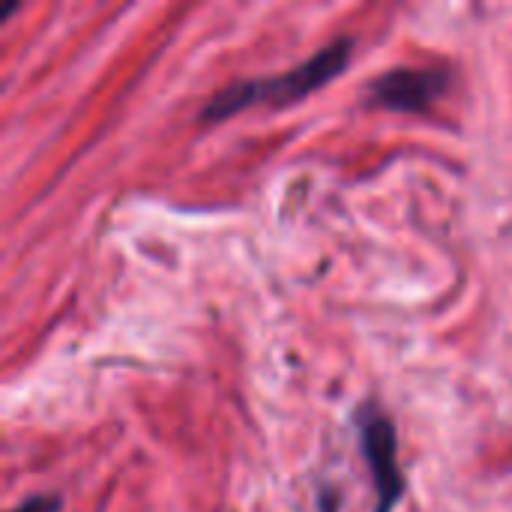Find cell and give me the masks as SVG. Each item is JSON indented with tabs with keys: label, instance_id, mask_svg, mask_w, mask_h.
<instances>
[{
	"label": "cell",
	"instance_id": "1",
	"mask_svg": "<svg viewBox=\"0 0 512 512\" xmlns=\"http://www.w3.org/2000/svg\"><path fill=\"white\" fill-rule=\"evenodd\" d=\"M354 51V39L342 36L330 45H324L315 57L303 60L300 66L276 75V78H252V81H234L228 87H222L219 93L210 96V102L201 111L204 123H219L249 105H294L300 99H306L309 93H315L318 87H324L327 81H333L351 60Z\"/></svg>",
	"mask_w": 512,
	"mask_h": 512
},
{
	"label": "cell",
	"instance_id": "2",
	"mask_svg": "<svg viewBox=\"0 0 512 512\" xmlns=\"http://www.w3.org/2000/svg\"><path fill=\"white\" fill-rule=\"evenodd\" d=\"M357 426H360V447L375 480V495H378L375 512H393L405 495V480L396 456V429L378 405H366L357 414Z\"/></svg>",
	"mask_w": 512,
	"mask_h": 512
},
{
	"label": "cell",
	"instance_id": "3",
	"mask_svg": "<svg viewBox=\"0 0 512 512\" xmlns=\"http://www.w3.org/2000/svg\"><path fill=\"white\" fill-rule=\"evenodd\" d=\"M450 87V75L438 69H393L372 81L369 99L390 111H426Z\"/></svg>",
	"mask_w": 512,
	"mask_h": 512
},
{
	"label": "cell",
	"instance_id": "4",
	"mask_svg": "<svg viewBox=\"0 0 512 512\" xmlns=\"http://www.w3.org/2000/svg\"><path fill=\"white\" fill-rule=\"evenodd\" d=\"M60 510V498L57 495H36V498H27L18 510L12 512H57Z\"/></svg>",
	"mask_w": 512,
	"mask_h": 512
}]
</instances>
